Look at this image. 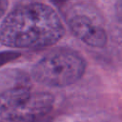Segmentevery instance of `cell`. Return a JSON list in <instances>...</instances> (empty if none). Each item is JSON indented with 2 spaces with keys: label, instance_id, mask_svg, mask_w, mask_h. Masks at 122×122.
<instances>
[{
  "label": "cell",
  "instance_id": "cell-1",
  "mask_svg": "<svg viewBox=\"0 0 122 122\" xmlns=\"http://www.w3.org/2000/svg\"><path fill=\"white\" fill-rule=\"evenodd\" d=\"M65 34L57 12L40 2L14 8L0 25V43L15 49H40L56 44Z\"/></svg>",
  "mask_w": 122,
  "mask_h": 122
},
{
  "label": "cell",
  "instance_id": "cell-2",
  "mask_svg": "<svg viewBox=\"0 0 122 122\" xmlns=\"http://www.w3.org/2000/svg\"><path fill=\"white\" fill-rule=\"evenodd\" d=\"M54 98L49 92H32L19 83L0 92V117L6 122H37L48 116Z\"/></svg>",
  "mask_w": 122,
  "mask_h": 122
},
{
  "label": "cell",
  "instance_id": "cell-3",
  "mask_svg": "<svg viewBox=\"0 0 122 122\" xmlns=\"http://www.w3.org/2000/svg\"><path fill=\"white\" fill-rule=\"evenodd\" d=\"M86 70L85 59L69 48H56L33 66L32 78L45 86L62 88L78 81Z\"/></svg>",
  "mask_w": 122,
  "mask_h": 122
},
{
  "label": "cell",
  "instance_id": "cell-4",
  "mask_svg": "<svg viewBox=\"0 0 122 122\" xmlns=\"http://www.w3.org/2000/svg\"><path fill=\"white\" fill-rule=\"evenodd\" d=\"M68 25L74 36L91 47L102 48L108 42L105 30L86 14L74 13L68 19Z\"/></svg>",
  "mask_w": 122,
  "mask_h": 122
},
{
  "label": "cell",
  "instance_id": "cell-5",
  "mask_svg": "<svg viewBox=\"0 0 122 122\" xmlns=\"http://www.w3.org/2000/svg\"><path fill=\"white\" fill-rule=\"evenodd\" d=\"M20 56L19 52L16 51H2L0 52V67L18 58Z\"/></svg>",
  "mask_w": 122,
  "mask_h": 122
},
{
  "label": "cell",
  "instance_id": "cell-6",
  "mask_svg": "<svg viewBox=\"0 0 122 122\" xmlns=\"http://www.w3.org/2000/svg\"><path fill=\"white\" fill-rule=\"evenodd\" d=\"M9 7V1L8 0H0V18L6 13Z\"/></svg>",
  "mask_w": 122,
  "mask_h": 122
},
{
  "label": "cell",
  "instance_id": "cell-7",
  "mask_svg": "<svg viewBox=\"0 0 122 122\" xmlns=\"http://www.w3.org/2000/svg\"><path fill=\"white\" fill-rule=\"evenodd\" d=\"M115 10H116V15L117 17L122 21V0H118L115 6Z\"/></svg>",
  "mask_w": 122,
  "mask_h": 122
},
{
  "label": "cell",
  "instance_id": "cell-8",
  "mask_svg": "<svg viewBox=\"0 0 122 122\" xmlns=\"http://www.w3.org/2000/svg\"><path fill=\"white\" fill-rule=\"evenodd\" d=\"M37 122H50V119H49V117L47 116V117H45V118H43V119H41V120H39V121H37Z\"/></svg>",
  "mask_w": 122,
  "mask_h": 122
},
{
  "label": "cell",
  "instance_id": "cell-9",
  "mask_svg": "<svg viewBox=\"0 0 122 122\" xmlns=\"http://www.w3.org/2000/svg\"><path fill=\"white\" fill-rule=\"evenodd\" d=\"M0 122H1V121H0Z\"/></svg>",
  "mask_w": 122,
  "mask_h": 122
}]
</instances>
